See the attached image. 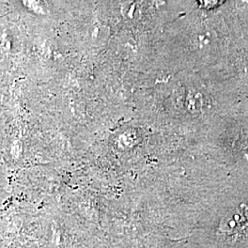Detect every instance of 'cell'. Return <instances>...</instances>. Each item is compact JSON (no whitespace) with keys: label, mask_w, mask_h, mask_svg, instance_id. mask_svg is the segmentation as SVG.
<instances>
[{"label":"cell","mask_w":248,"mask_h":248,"mask_svg":"<svg viewBox=\"0 0 248 248\" xmlns=\"http://www.w3.org/2000/svg\"><path fill=\"white\" fill-rule=\"evenodd\" d=\"M248 230V207L245 205L223 217L219 227V231L227 235H239Z\"/></svg>","instance_id":"1"},{"label":"cell","mask_w":248,"mask_h":248,"mask_svg":"<svg viewBox=\"0 0 248 248\" xmlns=\"http://www.w3.org/2000/svg\"><path fill=\"white\" fill-rule=\"evenodd\" d=\"M23 4L26 6L27 8L35 13L38 14H44L45 13V9L43 8L41 2L39 0H21Z\"/></svg>","instance_id":"2"},{"label":"cell","mask_w":248,"mask_h":248,"mask_svg":"<svg viewBox=\"0 0 248 248\" xmlns=\"http://www.w3.org/2000/svg\"><path fill=\"white\" fill-rule=\"evenodd\" d=\"M200 1L205 7H213L216 4H218L221 0H200Z\"/></svg>","instance_id":"3"}]
</instances>
